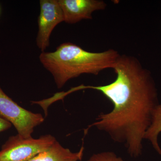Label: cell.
Wrapping results in <instances>:
<instances>
[{
	"mask_svg": "<svg viewBox=\"0 0 161 161\" xmlns=\"http://www.w3.org/2000/svg\"><path fill=\"white\" fill-rule=\"evenodd\" d=\"M113 82L99 86H85L101 92L113 105L111 112L101 113L85 133L92 127L108 134L112 140L124 144L133 158L142 152V142L158 104V94L151 73L137 58L120 55L113 69Z\"/></svg>",
	"mask_w": 161,
	"mask_h": 161,
	"instance_id": "cell-1",
	"label": "cell"
},
{
	"mask_svg": "<svg viewBox=\"0 0 161 161\" xmlns=\"http://www.w3.org/2000/svg\"><path fill=\"white\" fill-rule=\"evenodd\" d=\"M120 55L113 49L97 53L87 51L67 42L60 44L54 52H42L39 59L60 89L70 79L83 74L97 75L103 70L113 69Z\"/></svg>",
	"mask_w": 161,
	"mask_h": 161,
	"instance_id": "cell-2",
	"label": "cell"
},
{
	"mask_svg": "<svg viewBox=\"0 0 161 161\" xmlns=\"http://www.w3.org/2000/svg\"><path fill=\"white\" fill-rule=\"evenodd\" d=\"M57 140L47 134L39 138H25L19 134L10 136L0 150V161H27L51 147Z\"/></svg>",
	"mask_w": 161,
	"mask_h": 161,
	"instance_id": "cell-3",
	"label": "cell"
},
{
	"mask_svg": "<svg viewBox=\"0 0 161 161\" xmlns=\"http://www.w3.org/2000/svg\"><path fill=\"white\" fill-rule=\"evenodd\" d=\"M0 115L14 125L18 134L23 138L31 137L34 129L43 122L40 113H35L18 105L0 86Z\"/></svg>",
	"mask_w": 161,
	"mask_h": 161,
	"instance_id": "cell-4",
	"label": "cell"
},
{
	"mask_svg": "<svg viewBox=\"0 0 161 161\" xmlns=\"http://www.w3.org/2000/svg\"><path fill=\"white\" fill-rule=\"evenodd\" d=\"M40 3L36 44L43 52L49 46L52 31L58 24L64 21V17L58 0H40Z\"/></svg>",
	"mask_w": 161,
	"mask_h": 161,
	"instance_id": "cell-5",
	"label": "cell"
},
{
	"mask_svg": "<svg viewBox=\"0 0 161 161\" xmlns=\"http://www.w3.org/2000/svg\"><path fill=\"white\" fill-rule=\"evenodd\" d=\"M63 11L64 22L75 24L84 19H92L94 12L103 10L107 4L101 0H58Z\"/></svg>",
	"mask_w": 161,
	"mask_h": 161,
	"instance_id": "cell-6",
	"label": "cell"
},
{
	"mask_svg": "<svg viewBox=\"0 0 161 161\" xmlns=\"http://www.w3.org/2000/svg\"><path fill=\"white\" fill-rule=\"evenodd\" d=\"M84 151V148L82 146L78 152H72L57 141L47 150L27 161H80L83 158Z\"/></svg>",
	"mask_w": 161,
	"mask_h": 161,
	"instance_id": "cell-7",
	"label": "cell"
},
{
	"mask_svg": "<svg viewBox=\"0 0 161 161\" xmlns=\"http://www.w3.org/2000/svg\"><path fill=\"white\" fill-rule=\"evenodd\" d=\"M161 132V104L159 103L153 113L152 120L144 137L152 145L153 149L161 155V148L158 142V136Z\"/></svg>",
	"mask_w": 161,
	"mask_h": 161,
	"instance_id": "cell-8",
	"label": "cell"
},
{
	"mask_svg": "<svg viewBox=\"0 0 161 161\" xmlns=\"http://www.w3.org/2000/svg\"><path fill=\"white\" fill-rule=\"evenodd\" d=\"M87 161H125L115 153L105 151L93 154Z\"/></svg>",
	"mask_w": 161,
	"mask_h": 161,
	"instance_id": "cell-9",
	"label": "cell"
},
{
	"mask_svg": "<svg viewBox=\"0 0 161 161\" xmlns=\"http://www.w3.org/2000/svg\"><path fill=\"white\" fill-rule=\"evenodd\" d=\"M12 124L0 115V133L9 130L12 127Z\"/></svg>",
	"mask_w": 161,
	"mask_h": 161,
	"instance_id": "cell-10",
	"label": "cell"
},
{
	"mask_svg": "<svg viewBox=\"0 0 161 161\" xmlns=\"http://www.w3.org/2000/svg\"><path fill=\"white\" fill-rule=\"evenodd\" d=\"M0 11H1V9H0Z\"/></svg>",
	"mask_w": 161,
	"mask_h": 161,
	"instance_id": "cell-11",
	"label": "cell"
}]
</instances>
